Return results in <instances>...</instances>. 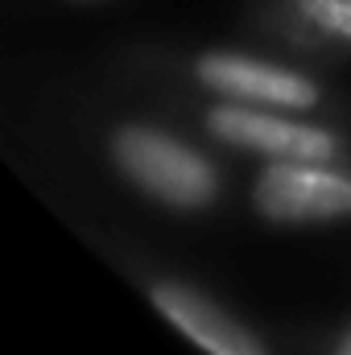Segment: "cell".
Returning <instances> with one entry per match:
<instances>
[{"label":"cell","mask_w":351,"mask_h":355,"mask_svg":"<svg viewBox=\"0 0 351 355\" xmlns=\"http://www.w3.org/2000/svg\"><path fill=\"white\" fill-rule=\"evenodd\" d=\"M153 83L170 91H194L257 107L306 112L351 120V99L323 79V71L306 58L281 50H244V46H194V50H157L145 58Z\"/></svg>","instance_id":"1"},{"label":"cell","mask_w":351,"mask_h":355,"mask_svg":"<svg viewBox=\"0 0 351 355\" xmlns=\"http://www.w3.org/2000/svg\"><path fill=\"white\" fill-rule=\"evenodd\" d=\"M99 149L128 190L170 215H211L228 194V174L211 153L215 145L174 116H116Z\"/></svg>","instance_id":"2"},{"label":"cell","mask_w":351,"mask_h":355,"mask_svg":"<svg viewBox=\"0 0 351 355\" xmlns=\"http://www.w3.org/2000/svg\"><path fill=\"white\" fill-rule=\"evenodd\" d=\"M166 116L207 145L252 162H351V120L257 107L194 91H170Z\"/></svg>","instance_id":"3"},{"label":"cell","mask_w":351,"mask_h":355,"mask_svg":"<svg viewBox=\"0 0 351 355\" xmlns=\"http://www.w3.org/2000/svg\"><path fill=\"white\" fill-rule=\"evenodd\" d=\"M248 202L273 227L351 223V162H261L248 182Z\"/></svg>","instance_id":"4"},{"label":"cell","mask_w":351,"mask_h":355,"mask_svg":"<svg viewBox=\"0 0 351 355\" xmlns=\"http://www.w3.org/2000/svg\"><path fill=\"white\" fill-rule=\"evenodd\" d=\"M244 25L273 50L314 67L351 58V0H248Z\"/></svg>","instance_id":"5"},{"label":"cell","mask_w":351,"mask_h":355,"mask_svg":"<svg viewBox=\"0 0 351 355\" xmlns=\"http://www.w3.org/2000/svg\"><path fill=\"white\" fill-rule=\"evenodd\" d=\"M141 289L178 335H186L207 355H273V347L240 314H232L194 281L174 272H141Z\"/></svg>","instance_id":"6"},{"label":"cell","mask_w":351,"mask_h":355,"mask_svg":"<svg viewBox=\"0 0 351 355\" xmlns=\"http://www.w3.org/2000/svg\"><path fill=\"white\" fill-rule=\"evenodd\" d=\"M318 355H351V322H343V327L318 347Z\"/></svg>","instance_id":"7"},{"label":"cell","mask_w":351,"mask_h":355,"mask_svg":"<svg viewBox=\"0 0 351 355\" xmlns=\"http://www.w3.org/2000/svg\"><path fill=\"white\" fill-rule=\"evenodd\" d=\"M79 4H95V0H79Z\"/></svg>","instance_id":"8"}]
</instances>
